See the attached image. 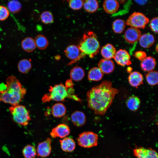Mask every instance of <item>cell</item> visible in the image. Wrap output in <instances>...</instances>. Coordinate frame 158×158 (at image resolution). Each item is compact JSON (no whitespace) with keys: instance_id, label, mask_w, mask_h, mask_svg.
Here are the masks:
<instances>
[{"instance_id":"1","label":"cell","mask_w":158,"mask_h":158,"mask_svg":"<svg viewBox=\"0 0 158 158\" xmlns=\"http://www.w3.org/2000/svg\"><path fill=\"white\" fill-rule=\"evenodd\" d=\"M118 92L117 89L112 87L111 82L103 81L99 85L93 87L87 92L88 106L95 114L104 115Z\"/></svg>"},{"instance_id":"2","label":"cell","mask_w":158,"mask_h":158,"mask_svg":"<svg viewBox=\"0 0 158 158\" xmlns=\"http://www.w3.org/2000/svg\"><path fill=\"white\" fill-rule=\"evenodd\" d=\"M6 84L5 88L0 91V102L10 104L11 106L18 104L26 93V89L14 76L8 77Z\"/></svg>"},{"instance_id":"3","label":"cell","mask_w":158,"mask_h":158,"mask_svg":"<svg viewBox=\"0 0 158 158\" xmlns=\"http://www.w3.org/2000/svg\"><path fill=\"white\" fill-rule=\"evenodd\" d=\"M48 93L45 94L42 98L44 103L49 102L51 100L63 101L67 98H69L81 102V100L74 93L73 87L68 88L62 83L51 86Z\"/></svg>"},{"instance_id":"4","label":"cell","mask_w":158,"mask_h":158,"mask_svg":"<svg viewBox=\"0 0 158 158\" xmlns=\"http://www.w3.org/2000/svg\"><path fill=\"white\" fill-rule=\"evenodd\" d=\"M78 46L84 56L88 55L91 58L98 53L100 48L96 34L90 31L84 33Z\"/></svg>"},{"instance_id":"5","label":"cell","mask_w":158,"mask_h":158,"mask_svg":"<svg viewBox=\"0 0 158 158\" xmlns=\"http://www.w3.org/2000/svg\"><path fill=\"white\" fill-rule=\"evenodd\" d=\"M9 111L15 122L22 126H27L31 119L29 111L26 107L19 104L11 106Z\"/></svg>"},{"instance_id":"6","label":"cell","mask_w":158,"mask_h":158,"mask_svg":"<svg viewBox=\"0 0 158 158\" xmlns=\"http://www.w3.org/2000/svg\"><path fill=\"white\" fill-rule=\"evenodd\" d=\"M98 135L91 131L84 132L80 134L77 139L78 145L82 147L89 148L97 145Z\"/></svg>"},{"instance_id":"7","label":"cell","mask_w":158,"mask_h":158,"mask_svg":"<svg viewBox=\"0 0 158 158\" xmlns=\"http://www.w3.org/2000/svg\"><path fill=\"white\" fill-rule=\"evenodd\" d=\"M149 21V19L142 13L135 12L126 20V25L138 29H144Z\"/></svg>"},{"instance_id":"8","label":"cell","mask_w":158,"mask_h":158,"mask_svg":"<svg viewBox=\"0 0 158 158\" xmlns=\"http://www.w3.org/2000/svg\"><path fill=\"white\" fill-rule=\"evenodd\" d=\"M66 57L72 60L68 65L71 64L84 57L78 46L70 45L68 46L64 51Z\"/></svg>"},{"instance_id":"9","label":"cell","mask_w":158,"mask_h":158,"mask_svg":"<svg viewBox=\"0 0 158 158\" xmlns=\"http://www.w3.org/2000/svg\"><path fill=\"white\" fill-rule=\"evenodd\" d=\"M133 154L137 158H158L157 152L151 148L137 147L133 149Z\"/></svg>"},{"instance_id":"10","label":"cell","mask_w":158,"mask_h":158,"mask_svg":"<svg viewBox=\"0 0 158 158\" xmlns=\"http://www.w3.org/2000/svg\"><path fill=\"white\" fill-rule=\"evenodd\" d=\"M51 150V140L48 138L38 144L36 150L37 154L38 156L44 158L50 155Z\"/></svg>"},{"instance_id":"11","label":"cell","mask_w":158,"mask_h":158,"mask_svg":"<svg viewBox=\"0 0 158 158\" xmlns=\"http://www.w3.org/2000/svg\"><path fill=\"white\" fill-rule=\"evenodd\" d=\"M70 132V128L68 125L61 123L53 128L50 132V135L53 138L59 137L63 138L68 136Z\"/></svg>"},{"instance_id":"12","label":"cell","mask_w":158,"mask_h":158,"mask_svg":"<svg viewBox=\"0 0 158 158\" xmlns=\"http://www.w3.org/2000/svg\"><path fill=\"white\" fill-rule=\"evenodd\" d=\"M141 35V32L139 29L130 27L126 31L124 37L127 42L132 44L139 40Z\"/></svg>"},{"instance_id":"13","label":"cell","mask_w":158,"mask_h":158,"mask_svg":"<svg viewBox=\"0 0 158 158\" xmlns=\"http://www.w3.org/2000/svg\"><path fill=\"white\" fill-rule=\"evenodd\" d=\"M130 56L125 49H120L116 52L113 58L118 65L122 66L129 65L131 64Z\"/></svg>"},{"instance_id":"14","label":"cell","mask_w":158,"mask_h":158,"mask_svg":"<svg viewBox=\"0 0 158 158\" xmlns=\"http://www.w3.org/2000/svg\"><path fill=\"white\" fill-rule=\"evenodd\" d=\"M98 68L103 73L108 74L114 70L115 66L113 61L110 59L103 58L99 62Z\"/></svg>"},{"instance_id":"15","label":"cell","mask_w":158,"mask_h":158,"mask_svg":"<svg viewBox=\"0 0 158 158\" xmlns=\"http://www.w3.org/2000/svg\"><path fill=\"white\" fill-rule=\"evenodd\" d=\"M71 121L75 126L80 127L83 126L86 122V117L82 112L76 111L73 112L71 115Z\"/></svg>"},{"instance_id":"16","label":"cell","mask_w":158,"mask_h":158,"mask_svg":"<svg viewBox=\"0 0 158 158\" xmlns=\"http://www.w3.org/2000/svg\"><path fill=\"white\" fill-rule=\"evenodd\" d=\"M59 142L61 148L64 152H72L75 149V142L71 138L66 137L59 140Z\"/></svg>"},{"instance_id":"17","label":"cell","mask_w":158,"mask_h":158,"mask_svg":"<svg viewBox=\"0 0 158 158\" xmlns=\"http://www.w3.org/2000/svg\"><path fill=\"white\" fill-rule=\"evenodd\" d=\"M119 6V2L116 0H106L103 3L104 10L109 14H112L117 12Z\"/></svg>"},{"instance_id":"18","label":"cell","mask_w":158,"mask_h":158,"mask_svg":"<svg viewBox=\"0 0 158 158\" xmlns=\"http://www.w3.org/2000/svg\"><path fill=\"white\" fill-rule=\"evenodd\" d=\"M143 80L142 75L137 71H134L131 73L128 77V80L130 85L136 87L142 84Z\"/></svg>"},{"instance_id":"19","label":"cell","mask_w":158,"mask_h":158,"mask_svg":"<svg viewBox=\"0 0 158 158\" xmlns=\"http://www.w3.org/2000/svg\"><path fill=\"white\" fill-rule=\"evenodd\" d=\"M139 44L142 47L149 48L154 43L155 41L154 36L149 33H145L141 35L139 40Z\"/></svg>"},{"instance_id":"20","label":"cell","mask_w":158,"mask_h":158,"mask_svg":"<svg viewBox=\"0 0 158 158\" xmlns=\"http://www.w3.org/2000/svg\"><path fill=\"white\" fill-rule=\"evenodd\" d=\"M116 52L115 48L110 44L104 45L101 50V54L104 58L108 59L113 58Z\"/></svg>"},{"instance_id":"21","label":"cell","mask_w":158,"mask_h":158,"mask_svg":"<svg viewBox=\"0 0 158 158\" xmlns=\"http://www.w3.org/2000/svg\"><path fill=\"white\" fill-rule=\"evenodd\" d=\"M156 65L155 59L151 56H148L141 61L140 66L143 71L149 72L153 70Z\"/></svg>"},{"instance_id":"22","label":"cell","mask_w":158,"mask_h":158,"mask_svg":"<svg viewBox=\"0 0 158 158\" xmlns=\"http://www.w3.org/2000/svg\"><path fill=\"white\" fill-rule=\"evenodd\" d=\"M71 79L78 82L82 80L84 77L85 73L83 69L80 66L73 68L70 72Z\"/></svg>"},{"instance_id":"23","label":"cell","mask_w":158,"mask_h":158,"mask_svg":"<svg viewBox=\"0 0 158 158\" xmlns=\"http://www.w3.org/2000/svg\"><path fill=\"white\" fill-rule=\"evenodd\" d=\"M66 111L65 106L61 103H56L51 107V113L54 117L56 118L63 117L66 114Z\"/></svg>"},{"instance_id":"24","label":"cell","mask_w":158,"mask_h":158,"mask_svg":"<svg viewBox=\"0 0 158 158\" xmlns=\"http://www.w3.org/2000/svg\"><path fill=\"white\" fill-rule=\"evenodd\" d=\"M21 47L25 51L30 53L36 48L34 40L31 37H26L21 42Z\"/></svg>"},{"instance_id":"25","label":"cell","mask_w":158,"mask_h":158,"mask_svg":"<svg viewBox=\"0 0 158 158\" xmlns=\"http://www.w3.org/2000/svg\"><path fill=\"white\" fill-rule=\"evenodd\" d=\"M103 73L97 67L91 68L89 71L88 78L90 81H99L103 77Z\"/></svg>"},{"instance_id":"26","label":"cell","mask_w":158,"mask_h":158,"mask_svg":"<svg viewBox=\"0 0 158 158\" xmlns=\"http://www.w3.org/2000/svg\"><path fill=\"white\" fill-rule=\"evenodd\" d=\"M140 104V99L138 97L132 96L127 100L126 104L128 108L130 110L135 111L139 108Z\"/></svg>"},{"instance_id":"27","label":"cell","mask_w":158,"mask_h":158,"mask_svg":"<svg viewBox=\"0 0 158 158\" xmlns=\"http://www.w3.org/2000/svg\"><path fill=\"white\" fill-rule=\"evenodd\" d=\"M83 8L87 12L89 13L95 12L99 8V4L96 0H86L84 1Z\"/></svg>"},{"instance_id":"28","label":"cell","mask_w":158,"mask_h":158,"mask_svg":"<svg viewBox=\"0 0 158 158\" xmlns=\"http://www.w3.org/2000/svg\"><path fill=\"white\" fill-rule=\"evenodd\" d=\"M34 41L36 47L40 49H45L49 44V42L46 37L42 34L36 36Z\"/></svg>"},{"instance_id":"29","label":"cell","mask_w":158,"mask_h":158,"mask_svg":"<svg viewBox=\"0 0 158 158\" xmlns=\"http://www.w3.org/2000/svg\"><path fill=\"white\" fill-rule=\"evenodd\" d=\"M18 70L20 73L25 74L31 70L32 64L29 60L26 59H23L18 62Z\"/></svg>"},{"instance_id":"30","label":"cell","mask_w":158,"mask_h":158,"mask_svg":"<svg viewBox=\"0 0 158 158\" xmlns=\"http://www.w3.org/2000/svg\"><path fill=\"white\" fill-rule=\"evenodd\" d=\"M126 25V23L124 20L121 19H117L113 22L112 28L115 33H121L125 30Z\"/></svg>"},{"instance_id":"31","label":"cell","mask_w":158,"mask_h":158,"mask_svg":"<svg viewBox=\"0 0 158 158\" xmlns=\"http://www.w3.org/2000/svg\"><path fill=\"white\" fill-rule=\"evenodd\" d=\"M22 153L25 158H35L37 154V151L34 146L29 145L23 148Z\"/></svg>"},{"instance_id":"32","label":"cell","mask_w":158,"mask_h":158,"mask_svg":"<svg viewBox=\"0 0 158 158\" xmlns=\"http://www.w3.org/2000/svg\"><path fill=\"white\" fill-rule=\"evenodd\" d=\"M146 79L147 83L152 86L157 85L158 82V72L152 70L148 72L146 75Z\"/></svg>"},{"instance_id":"33","label":"cell","mask_w":158,"mask_h":158,"mask_svg":"<svg viewBox=\"0 0 158 158\" xmlns=\"http://www.w3.org/2000/svg\"><path fill=\"white\" fill-rule=\"evenodd\" d=\"M7 5L9 10L14 13L19 12L22 8L21 3L17 0H13L9 1Z\"/></svg>"},{"instance_id":"34","label":"cell","mask_w":158,"mask_h":158,"mask_svg":"<svg viewBox=\"0 0 158 158\" xmlns=\"http://www.w3.org/2000/svg\"><path fill=\"white\" fill-rule=\"evenodd\" d=\"M40 18L41 22L45 24L52 23L54 21V18L52 13L48 11H45L41 14Z\"/></svg>"},{"instance_id":"35","label":"cell","mask_w":158,"mask_h":158,"mask_svg":"<svg viewBox=\"0 0 158 158\" xmlns=\"http://www.w3.org/2000/svg\"><path fill=\"white\" fill-rule=\"evenodd\" d=\"M84 1L82 0H71L69 1V7L73 10H78L83 6Z\"/></svg>"},{"instance_id":"36","label":"cell","mask_w":158,"mask_h":158,"mask_svg":"<svg viewBox=\"0 0 158 158\" xmlns=\"http://www.w3.org/2000/svg\"><path fill=\"white\" fill-rule=\"evenodd\" d=\"M9 15V12L8 9L3 6L0 5V21L5 20Z\"/></svg>"},{"instance_id":"37","label":"cell","mask_w":158,"mask_h":158,"mask_svg":"<svg viewBox=\"0 0 158 158\" xmlns=\"http://www.w3.org/2000/svg\"><path fill=\"white\" fill-rule=\"evenodd\" d=\"M150 26V29L155 33L158 32V18L154 17L151 20Z\"/></svg>"},{"instance_id":"38","label":"cell","mask_w":158,"mask_h":158,"mask_svg":"<svg viewBox=\"0 0 158 158\" xmlns=\"http://www.w3.org/2000/svg\"><path fill=\"white\" fill-rule=\"evenodd\" d=\"M134 56L139 60L142 61L146 57V54L143 51H138L135 53Z\"/></svg>"},{"instance_id":"39","label":"cell","mask_w":158,"mask_h":158,"mask_svg":"<svg viewBox=\"0 0 158 158\" xmlns=\"http://www.w3.org/2000/svg\"><path fill=\"white\" fill-rule=\"evenodd\" d=\"M73 85L72 80L70 79L66 80L65 85L68 88H71L73 87Z\"/></svg>"},{"instance_id":"40","label":"cell","mask_w":158,"mask_h":158,"mask_svg":"<svg viewBox=\"0 0 158 158\" xmlns=\"http://www.w3.org/2000/svg\"><path fill=\"white\" fill-rule=\"evenodd\" d=\"M137 3L140 4H145L147 1H135Z\"/></svg>"},{"instance_id":"41","label":"cell","mask_w":158,"mask_h":158,"mask_svg":"<svg viewBox=\"0 0 158 158\" xmlns=\"http://www.w3.org/2000/svg\"><path fill=\"white\" fill-rule=\"evenodd\" d=\"M128 68L129 69H127V71H128V72H130V71H131V70H130V69L131 68H130V67H128Z\"/></svg>"},{"instance_id":"42","label":"cell","mask_w":158,"mask_h":158,"mask_svg":"<svg viewBox=\"0 0 158 158\" xmlns=\"http://www.w3.org/2000/svg\"><path fill=\"white\" fill-rule=\"evenodd\" d=\"M156 50L157 51H158V45L157 44V45L156 47Z\"/></svg>"}]
</instances>
